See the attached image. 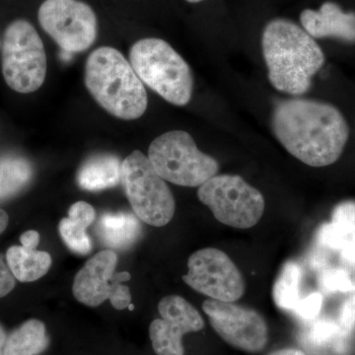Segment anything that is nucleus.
Masks as SVG:
<instances>
[{"instance_id":"nucleus-1","label":"nucleus","mask_w":355,"mask_h":355,"mask_svg":"<svg viewBox=\"0 0 355 355\" xmlns=\"http://www.w3.org/2000/svg\"><path fill=\"white\" fill-rule=\"evenodd\" d=\"M275 137L291 155L311 167H324L342 155L349 125L331 105L313 100H286L272 114Z\"/></svg>"},{"instance_id":"nucleus-2","label":"nucleus","mask_w":355,"mask_h":355,"mask_svg":"<svg viewBox=\"0 0 355 355\" xmlns=\"http://www.w3.org/2000/svg\"><path fill=\"white\" fill-rule=\"evenodd\" d=\"M268 79L280 92L301 95L323 67V51L305 30L292 21L275 19L266 26L261 39Z\"/></svg>"},{"instance_id":"nucleus-3","label":"nucleus","mask_w":355,"mask_h":355,"mask_svg":"<svg viewBox=\"0 0 355 355\" xmlns=\"http://www.w3.org/2000/svg\"><path fill=\"white\" fill-rule=\"evenodd\" d=\"M84 81L95 101L112 116L132 121L146 113L148 99L144 83L116 49L102 46L89 55Z\"/></svg>"},{"instance_id":"nucleus-4","label":"nucleus","mask_w":355,"mask_h":355,"mask_svg":"<svg viewBox=\"0 0 355 355\" xmlns=\"http://www.w3.org/2000/svg\"><path fill=\"white\" fill-rule=\"evenodd\" d=\"M130 62L142 83L166 101L176 106L190 102L193 88L190 67L167 42L140 40L130 48Z\"/></svg>"},{"instance_id":"nucleus-5","label":"nucleus","mask_w":355,"mask_h":355,"mask_svg":"<svg viewBox=\"0 0 355 355\" xmlns=\"http://www.w3.org/2000/svg\"><path fill=\"white\" fill-rule=\"evenodd\" d=\"M148 158L165 181L182 187H200L219 170L218 162L198 148L190 133L173 130L153 140Z\"/></svg>"},{"instance_id":"nucleus-6","label":"nucleus","mask_w":355,"mask_h":355,"mask_svg":"<svg viewBox=\"0 0 355 355\" xmlns=\"http://www.w3.org/2000/svg\"><path fill=\"white\" fill-rule=\"evenodd\" d=\"M121 183L140 220L155 227L172 220L176 209L174 196L144 153L133 151L121 163Z\"/></svg>"},{"instance_id":"nucleus-7","label":"nucleus","mask_w":355,"mask_h":355,"mask_svg":"<svg viewBox=\"0 0 355 355\" xmlns=\"http://www.w3.org/2000/svg\"><path fill=\"white\" fill-rule=\"evenodd\" d=\"M1 58L4 80L12 90L29 94L43 85L46 74V51L38 32L27 20H15L7 26Z\"/></svg>"},{"instance_id":"nucleus-8","label":"nucleus","mask_w":355,"mask_h":355,"mask_svg":"<svg viewBox=\"0 0 355 355\" xmlns=\"http://www.w3.org/2000/svg\"><path fill=\"white\" fill-rule=\"evenodd\" d=\"M198 198L214 217L230 227H254L263 217L265 198L237 175H216L198 188Z\"/></svg>"},{"instance_id":"nucleus-9","label":"nucleus","mask_w":355,"mask_h":355,"mask_svg":"<svg viewBox=\"0 0 355 355\" xmlns=\"http://www.w3.org/2000/svg\"><path fill=\"white\" fill-rule=\"evenodd\" d=\"M44 32L67 53L90 48L97 37V17L88 4L78 0H46L38 12Z\"/></svg>"},{"instance_id":"nucleus-10","label":"nucleus","mask_w":355,"mask_h":355,"mask_svg":"<svg viewBox=\"0 0 355 355\" xmlns=\"http://www.w3.org/2000/svg\"><path fill=\"white\" fill-rule=\"evenodd\" d=\"M183 280L198 293L223 302H235L245 292L239 268L216 248H205L191 254Z\"/></svg>"},{"instance_id":"nucleus-11","label":"nucleus","mask_w":355,"mask_h":355,"mask_svg":"<svg viewBox=\"0 0 355 355\" xmlns=\"http://www.w3.org/2000/svg\"><path fill=\"white\" fill-rule=\"evenodd\" d=\"M202 310L212 328L228 345L251 354L265 349L268 338V324L257 311L214 299L205 300Z\"/></svg>"},{"instance_id":"nucleus-12","label":"nucleus","mask_w":355,"mask_h":355,"mask_svg":"<svg viewBox=\"0 0 355 355\" xmlns=\"http://www.w3.org/2000/svg\"><path fill=\"white\" fill-rule=\"evenodd\" d=\"M161 319L149 326V336L157 355H184L183 336L202 331L205 327L202 315L179 295L161 299L158 304Z\"/></svg>"},{"instance_id":"nucleus-13","label":"nucleus","mask_w":355,"mask_h":355,"mask_svg":"<svg viewBox=\"0 0 355 355\" xmlns=\"http://www.w3.org/2000/svg\"><path fill=\"white\" fill-rule=\"evenodd\" d=\"M116 265L118 256L110 250L93 256L74 279L72 292L76 300L93 308L108 300L114 286Z\"/></svg>"},{"instance_id":"nucleus-14","label":"nucleus","mask_w":355,"mask_h":355,"mask_svg":"<svg viewBox=\"0 0 355 355\" xmlns=\"http://www.w3.org/2000/svg\"><path fill=\"white\" fill-rule=\"evenodd\" d=\"M300 21L312 38L334 37L355 43V13L343 12L334 2H324L318 11L306 9L301 13Z\"/></svg>"},{"instance_id":"nucleus-15","label":"nucleus","mask_w":355,"mask_h":355,"mask_svg":"<svg viewBox=\"0 0 355 355\" xmlns=\"http://www.w3.org/2000/svg\"><path fill=\"white\" fill-rule=\"evenodd\" d=\"M121 182V163L114 155L95 156L79 169L77 183L83 190L98 191L114 188Z\"/></svg>"},{"instance_id":"nucleus-16","label":"nucleus","mask_w":355,"mask_h":355,"mask_svg":"<svg viewBox=\"0 0 355 355\" xmlns=\"http://www.w3.org/2000/svg\"><path fill=\"white\" fill-rule=\"evenodd\" d=\"M7 266L14 277L21 282H36L50 270L51 254L44 251L12 246L7 250Z\"/></svg>"},{"instance_id":"nucleus-17","label":"nucleus","mask_w":355,"mask_h":355,"mask_svg":"<svg viewBox=\"0 0 355 355\" xmlns=\"http://www.w3.org/2000/svg\"><path fill=\"white\" fill-rule=\"evenodd\" d=\"M140 233L137 217L125 212L105 214L98 224V234L106 246L125 249L135 243Z\"/></svg>"},{"instance_id":"nucleus-18","label":"nucleus","mask_w":355,"mask_h":355,"mask_svg":"<svg viewBox=\"0 0 355 355\" xmlns=\"http://www.w3.org/2000/svg\"><path fill=\"white\" fill-rule=\"evenodd\" d=\"M49 345L50 338L43 322L28 320L7 336L3 355H39Z\"/></svg>"},{"instance_id":"nucleus-19","label":"nucleus","mask_w":355,"mask_h":355,"mask_svg":"<svg viewBox=\"0 0 355 355\" xmlns=\"http://www.w3.org/2000/svg\"><path fill=\"white\" fill-rule=\"evenodd\" d=\"M33 167L29 161L17 156L0 159V200L19 193L31 182Z\"/></svg>"},{"instance_id":"nucleus-20","label":"nucleus","mask_w":355,"mask_h":355,"mask_svg":"<svg viewBox=\"0 0 355 355\" xmlns=\"http://www.w3.org/2000/svg\"><path fill=\"white\" fill-rule=\"evenodd\" d=\"M301 268L296 261H287L275 280L272 298L279 309H294L300 300Z\"/></svg>"},{"instance_id":"nucleus-21","label":"nucleus","mask_w":355,"mask_h":355,"mask_svg":"<svg viewBox=\"0 0 355 355\" xmlns=\"http://www.w3.org/2000/svg\"><path fill=\"white\" fill-rule=\"evenodd\" d=\"M320 288L327 294L354 293V272L349 268H324L320 273Z\"/></svg>"},{"instance_id":"nucleus-22","label":"nucleus","mask_w":355,"mask_h":355,"mask_svg":"<svg viewBox=\"0 0 355 355\" xmlns=\"http://www.w3.org/2000/svg\"><path fill=\"white\" fill-rule=\"evenodd\" d=\"M345 336L340 331V326L336 322L329 319H322L313 324L308 333L307 340L311 345L316 347L335 345L340 349Z\"/></svg>"},{"instance_id":"nucleus-23","label":"nucleus","mask_w":355,"mask_h":355,"mask_svg":"<svg viewBox=\"0 0 355 355\" xmlns=\"http://www.w3.org/2000/svg\"><path fill=\"white\" fill-rule=\"evenodd\" d=\"M58 231L62 241L74 253L86 254L92 250V243L86 233V229L73 223L69 217L62 218L58 224Z\"/></svg>"},{"instance_id":"nucleus-24","label":"nucleus","mask_w":355,"mask_h":355,"mask_svg":"<svg viewBox=\"0 0 355 355\" xmlns=\"http://www.w3.org/2000/svg\"><path fill=\"white\" fill-rule=\"evenodd\" d=\"M331 223L349 242L355 239V202H345L336 205Z\"/></svg>"},{"instance_id":"nucleus-25","label":"nucleus","mask_w":355,"mask_h":355,"mask_svg":"<svg viewBox=\"0 0 355 355\" xmlns=\"http://www.w3.org/2000/svg\"><path fill=\"white\" fill-rule=\"evenodd\" d=\"M132 275L128 272L114 273V286L110 293L109 300L112 306L116 310H123L132 304V294L127 286L123 282H128Z\"/></svg>"},{"instance_id":"nucleus-26","label":"nucleus","mask_w":355,"mask_h":355,"mask_svg":"<svg viewBox=\"0 0 355 355\" xmlns=\"http://www.w3.org/2000/svg\"><path fill=\"white\" fill-rule=\"evenodd\" d=\"M323 305V295L314 292L304 298H300L292 313L303 320H313L319 315Z\"/></svg>"},{"instance_id":"nucleus-27","label":"nucleus","mask_w":355,"mask_h":355,"mask_svg":"<svg viewBox=\"0 0 355 355\" xmlns=\"http://www.w3.org/2000/svg\"><path fill=\"white\" fill-rule=\"evenodd\" d=\"M95 217L94 207L86 202L73 203L69 210L70 220L85 229H87L94 222Z\"/></svg>"},{"instance_id":"nucleus-28","label":"nucleus","mask_w":355,"mask_h":355,"mask_svg":"<svg viewBox=\"0 0 355 355\" xmlns=\"http://www.w3.org/2000/svg\"><path fill=\"white\" fill-rule=\"evenodd\" d=\"M338 326L343 335L347 336L355 326V293L343 302L338 315Z\"/></svg>"},{"instance_id":"nucleus-29","label":"nucleus","mask_w":355,"mask_h":355,"mask_svg":"<svg viewBox=\"0 0 355 355\" xmlns=\"http://www.w3.org/2000/svg\"><path fill=\"white\" fill-rule=\"evenodd\" d=\"M15 277L8 266L0 258V298L8 295L15 287Z\"/></svg>"},{"instance_id":"nucleus-30","label":"nucleus","mask_w":355,"mask_h":355,"mask_svg":"<svg viewBox=\"0 0 355 355\" xmlns=\"http://www.w3.org/2000/svg\"><path fill=\"white\" fill-rule=\"evenodd\" d=\"M40 240H41V237L36 230L26 231L20 237L21 245L32 250L37 249L40 244Z\"/></svg>"},{"instance_id":"nucleus-31","label":"nucleus","mask_w":355,"mask_h":355,"mask_svg":"<svg viewBox=\"0 0 355 355\" xmlns=\"http://www.w3.org/2000/svg\"><path fill=\"white\" fill-rule=\"evenodd\" d=\"M340 253L343 263L355 270V239L343 248Z\"/></svg>"},{"instance_id":"nucleus-32","label":"nucleus","mask_w":355,"mask_h":355,"mask_svg":"<svg viewBox=\"0 0 355 355\" xmlns=\"http://www.w3.org/2000/svg\"><path fill=\"white\" fill-rule=\"evenodd\" d=\"M268 355H305L304 352L301 350L294 349H284L275 350V352H270Z\"/></svg>"},{"instance_id":"nucleus-33","label":"nucleus","mask_w":355,"mask_h":355,"mask_svg":"<svg viewBox=\"0 0 355 355\" xmlns=\"http://www.w3.org/2000/svg\"><path fill=\"white\" fill-rule=\"evenodd\" d=\"M8 214L3 209H0V235L6 231L7 226H8Z\"/></svg>"},{"instance_id":"nucleus-34","label":"nucleus","mask_w":355,"mask_h":355,"mask_svg":"<svg viewBox=\"0 0 355 355\" xmlns=\"http://www.w3.org/2000/svg\"><path fill=\"white\" fill-rule=\"evenodd\" d=\"M6 340L7 336L6 331L0 326V355H3L4 354V347H6Z\"/></svg>"},{"instance_id":"nucleus-35","label":"nucleus","mask_w":355,"mask_h":355,"mask_svg":"<svg viewBox=\"0 0 355 355\" xmlns=\"http://www.w3.org/2000/svg\"><path fill=\"white\" fill-rule=\"evenodd\" d=\"M186 1L191 2V3H198V2L202 1V0H186Z\"/></svg>"},{"instance_id":"nucleus-36","label":"nucleus","mask_w":355,"mask_h":355,"mask_svg":"<svg viewBox=\"0 0 355 355\" xmlns=\"http://www.w3.org/2000/svg\"><path fill=\"white\" fill-rule=\"evenodd\" d=\"M128 309H130V311H132L133 309H135V306H133L132 304H130V306H128Z\"/></svg>"}]
</instances>
